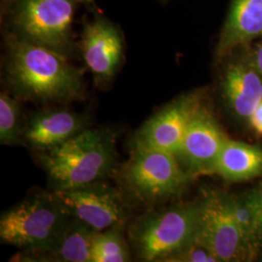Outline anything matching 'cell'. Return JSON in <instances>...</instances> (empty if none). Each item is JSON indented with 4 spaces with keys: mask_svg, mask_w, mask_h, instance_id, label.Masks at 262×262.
<instances>
[{
    "mask_svg": "<svg viewBox=\"0 0 262 262\" xmlns=\"http://www.w3.org/2000/svg\"><path fill=\"white\" fill-rule=\"evenodd\" d=\"M202 106L200 93L176 98L144 122L132 141L133 150H159L176 155L190 122Z\"/></svg>",
    "mask_w": 262,
    "mask_h": 262,
    "instance_id": "9c48e42d",
    "label": "cell"
},
{
    "mask_svg": "<svg viewBox=\"0 0 262 262\" xmlns=\"http://www.w3.org/2000/svg\"><path fill=\"white\" fill-rule=\"evenodd\" d=\"M225 102L236 116L249 120L262 100V76L253 64L230 63L222 81Z\"/></svg>",
    "mask_w": 262,
    "mask_h": 262,
    "instance_id": "5bb4252c",
    "label": "cell"
},
{
    "mask_svg": "<svg viewBox=\"0 0 262 262\" xmlns=\"http://www.w3.org/2000/svg\"><path fill=\"white\" fill-rule=\"evenodd\" d=\"M74 12L75 2L70 0H16L14 35L66 56L72 49Z\"/></svg>",
    "mask_w": 262,
    "mask_h": 262,
    "instance_id": "8992f818",
    "label": "cell"
},
{
    "mask_svg": "<svg viewBox=\"0 0 262 262\" xmlns=\"http://www.w3.org/2000/svg\"><path fill=\"white\" fill-rule=\"evenodd\" d=\"M37 158L54 190L83 187L103 181L116 161V134L104 128H85L73 138Z\"/></svg>",
    "mask_w": 262,
    "mask_h": 262,
    "instance_id": "7a4b0ae2",
    "label": "cell"
},
{
    "mask_svg": "<svg viewBox=\"0 0 262 262\" xmlns=\"http://www.w3.org/2000/svg\"><path fill=\"white\" fill-rule=\"evenodd\" d=\"M85 129V120L67 109L35 113L24 126L23 141L37 151L50 150Z\"/></svg>",
    "mask_w": 262,
    "mask_h": 262,
    "instance_id": "7c38bea8",
    "label": "cell"
},
{
    "mask_svg": "<svg viewBox=\"0 0 262 262\" xmlns=\"http://www.w3.org/2000/svg\"><path fill=\"white\" fill-rule=\"evenodd\" d=\"M226 202L246 241L254 253L262 243V230L258 213L251 192L244 195H225Z\"/></svg>",
    "mask_w": 262,
    "mask_h": 262,
    "instance_id": "e0dca14e",
    "label": "cell"
},
{
    "mask_svg": "<svg viewBox=\"0 0 262 262\" xmlns=\"http://www.w3.org/2000/svg\"><path fill=\"white\" fill-rule=\"evenodd\" d=\"M212 173L228 182H241L262 176V150L240 141L227 138Z\"/></svg>",
    "mask_w": 262,
    "mask_h": 262,
    "instance_id": "2e32d148",
    "label": "cell"
},
{
    "mask_svg": "<svg viewBox=\"0 0 262 262\" xmlns=\"http://www.w3.org/2000/svg\"><path fill=\"white\" fill-rule=\"evenodd\" d=\"M90 225L72 216L56 243L45 251L18 254L19 261L92 262V249L97 234Z\"/></svg>",
    "mask_w": 262,
    "mask_h": 262,
    "instance_id": "4fadbf2b",
    "label": "cell"
},
{
    "mask_svg": "<svg viewBox=\"0 0 262 262\" xmlns=\"http://www.w3.org/2000/svg\"><path fill=\"white\" fill-rule=\"evenodd\" d=\"M82 53L96 83H110L122 66L124 46L122 34L113 23L103 18L84 26Z\"/></svg>",
    "mask_w": 262,
    "mask_h": 262,
    "instance_id": "8fae6325",
    "label": "cell"
},
{
    "mask_svg": "<svg viewBox=\"0 0 262 262\" xmlns=\"http://www.w3.org/2000/svg\"><path fill=\"white\" fill-rule=\"evenodd\" d=\"M194 243L215 255L219 261H243L255 253L229 210L225 195L206 193L199 201V219Z\"/></svg>",
    "mask_w": 262,
    "mask_h": 262,
    "instance_id": "52a82bcc",
    "label": "cell"
},
{
    "mask_svg": "<svg viewBox=\"0 0 262 262\" xmlns=\"http://www.w3.org/2000/svg\"><path fill=\"white\" fill-rule=\"evenodd\" d=\"M227 137L205 107L197 111L175 155L189 176L212 173Z\"/></svg>",
    "mask_w": 262,
    "mask_h": 262,
    "instance_id": "30bf717a",
    "label": "cell"
},
{
    "mask_svg": "<svg viewBox=\"0 0 262 262\" xmlns=\"http://www.w3.org/2000/svg\"><path fill=\"white\" fill-rule=\"evenodd\" d=\"M53 191L69 215L97 231L123 227L128 219L129 210L122 192L103 181Z\"/></svg>",
    "mask_w": 262,
    "mask_h": 262,
    "instance_id": "ba28073f",
    "label": "cell"
},
{
    "mask_svg": "<svg viewBox=\"0 0 262 262\" xmlns=\"http://www.w3.org/2000/svg\"><path fill=\"white\" fill-rule=\"evenodd\" d=\"M130 260L129 248L122 235V226L98 231L92 249V262H125Z\"/></svg>",
    "mask_w": 262,
    "mask_h": 262,
    "instance_id": "ac0fdd59",
    "label": "cell"
},
{
    "mask_svg": "<svg viewBox=\"0 0 262 262\" xmlns=\"http://www.w3.org/2000/svg\"><path fill=\"white\" fill-rule=\"evenodd\" d=\"M199 202L144 215L130 230L132 245L142 261H165L193 243Z\"/></svg>",
    "mask_w": 262,
    "mask_h": 262,
    "instance_id": "277c9868",
    "label": "cell"
},
{
    "mask_svg": "<svg viewBox=\"0 0 262 262\" xmlns=\"http://www.w3.org/2000/svg\"><path fill=\"white\" fill-rule=\"evenodd\" d=\"M5 79L19 100L66 104L84 97L83 73L66 55L14 34L7 40Z\"/></svg>",
    "mask_w": 262,
    "mask_h": 262,
    "instance_id": "6da1fadb",
    "label": "cell"
},
{
    "mask_svg": "<svg viewBox=\"0 0 262 262\" xmlns=\"http://www.w3.org/2000/svg\"><path fill=\"white\" fill-rule=\"evenodd\" d=\"M71 219L54 191L38 193L2 214L0 239L25 252L45 251L56 243Z\"/></svg>",
    "mask_w": 262,
    "mask_h": 262,
    "instance_id": "3957f363",
    "label": "cell"
},
{
    "mask_svg": "<svg viewBox=\"0 0 262 262\" xmlns=\"http://www.w3.org/2000/svg\"><path fill=\"white\" fill-rule=\"evenodd\" d=\"M250 192H251V195L253 197V202L255 204L257 213H258L259 223H260L262 230V185L260 187L253 188V190H251Z\"/></svg>",
    "mask_w": 262,
    "mask_h": 262,
    "instance_id": "7402d4cb",
    "label": "cell"
},
{
    "mask_svg": "<svg viewBox=\"0 0 262 262\" xmlns=\"http://www.w3.org/2000/svg\"><path fill=\"white\" fill-rule=\"evenodd\" d=\"M189 177L175 155L159 150H133L120 172L122 188L147 205L176 196Z\"/></svg>",
    "mask_w": 262,
    "mask_h": 262,
    "instance_id": "5b68a950",
    "label": "cell"
},
{
    "mask_svg": "<svg viewBox=\"0 0 262 262\" xmlns=\"http://www.w3.org/2000/svg\"><path fill=\"white\" fill-rule=\"evenodd\" d=\"M19 99L6 93L0 94V143L15 145L23 141Z\"/></svg>",
    "mask_w": 262,
    "mask_h": 262,
    "instance_id": "d6986e66",
    "label": "cell"
},
{
    "mask_svg": "<svg viewBox=\"0 0 262 262\" xmlns=\"http://www.w3.org/2000/svg\"><path fill=\"white\" fill-rule=\"evenodd\" d=\"M165 261L219 262V260L206 248L193 242L171 255Z\"/></svg>",
    "mask_w": 262,
    "mask_h": 262,
    "instance_id": "ffe728a7",
    "label": "cell"
},
{
    "mask_svg": "<svg viewBox=\"0 0 262 262\" xmlns=\"http://www.w3.org/2000/svg\"><path fill=\"white\" fill-rule=\"evenodd\" d=\"M253 66L256 68V70L262 76V43L256 48L254 55H253Z\"/></svg>",
    "mask_w": 262,
    "mask_h": 262,
    "instance_id": "603a6c76",
    "label": "cell"
},
{
    "mask_svg": "<svg viewBox=\"0 0 262 262\" xmlns=\"http://www.w3.org/2000/svg\"><path fill=\"white\" fill-rule=\"evenodd\" d=\"M261 35L262 0H232L216 55L224 56Z\"/></svg>",
    "mask_w": 262,
    "mask_h": 262,
    "instance_id": "9a60e30c",
    "label": "cell"
},
{
    "mask_svg": "<svg viewBox=\"0 0 262 262\" xmlns=\"http://www.w3.org/2000/svg\"><path fill=\"white\" fill-rule=\"evenodd\" d=\"M249 121L251 122V125L253 126V129L258 134L262 135V100L251 115Z\"/></svg>",
    "mask_w": 262,
    "mask_h": 262,
    "instance_id": "44dd1931",
    "label": "cell"
},
{
    "mask_svg": "<svg viewBox=\"0 0 262 262\" xmlns=\"http://www.w3.org/2000/svg\"><path fill=\"white\" fill-rule=\"evenodd\" d=\"M70 1H73V2L77 3V2H91L92 0H70Z\"/></svg>",
    "mask_w": 262,
    "mask_h": 262,
    "instance_id": "cb8c5ba5",
    "label": "cell"
}]
</instances>
